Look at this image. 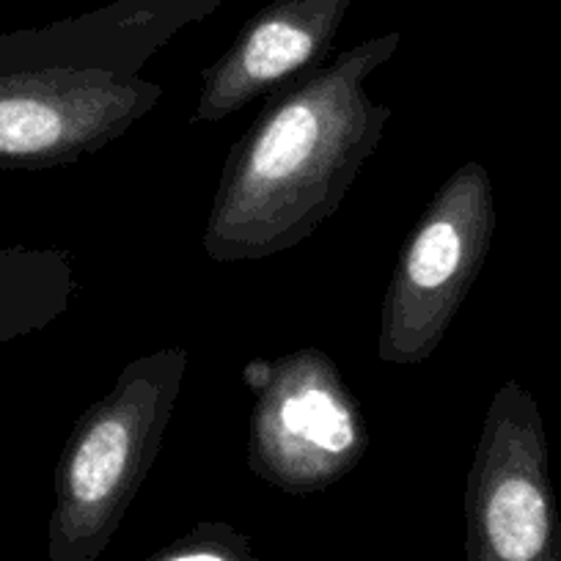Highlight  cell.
<instances>
[{"mask_svg": "<svg viewBox=\"0 0 561 561\" xmlns=\"http://www.w3.org/2000/svg\"><path fill=\"white\" fill-rule=\"evenodd\" d=\"M399 39L391 31L358 42L273 94L226 158L204 229L213 262L275 256L336 215L391 122V107L371 100L366 83Z\"/></svg>", "mask_w": 561, "mask_h": 561, "instance_id": "6da1fadb", "label": "cell"}, {"mask_svg": "<svg viewBox=\"0 0 561 561\" xmlns=\"http://www.w3.org/2000/svg\"><path fill=\"white\" fill-rule=\"evenodd\" d=\"M224 0H113L0 36V169L47 171L105 149L154 111L147 67Z\"/></svg>", "mask_w": 561, "mask_h": 561, "instance_id": "7a4b0ae2", "label": "cell"}, {"mask_svg": "<svg viewBox=\"0 0 561 561\" xmlns=\"http://www.w3.org/2000/svg\"><path fill=\"white\" fill-rule=\"evenodd\" d=\"M191 353L160 347L129 360L75 424L56 468L47 561H96L149 477Z\"/></svg>", "mask_w": 561, "mask_h": 561, "instance_id": "3957f363", "label": "cell"}, {"mask_svg": "<svg viewBox=\"0 0 561 561\" xmlns=\"http://www.w3.org/2000/svg\"><path fill=\"white\" fill-rule=\"evenodd\" d=\"M493 231V182L471 160L440 185L399 251L382 300L380 360L413 366L440 347L484 267Z\"/></svg>", "mask_w": 561, "mask_h": 561, "instance_id": "277c9868", "label": "cell"}, {"mask_svg": "<svg viewBox=\"0 0 561 561\" xmlns=\"http://www.w3.org/2000/svg\"><path fill=\"white\" fill-rule=\"evenodd\" d=\"M256 393L248 421V466L293 495L320 493L342 482L369 446L364 408L336 360L300 347L245 369Z\"/></svg>", "mask_w": 561, "mask_h": 561, "instance_id": "5b68a950", "label": "cell"}, {"mask_svg": "<svg viewBox=\"0 0 561 561\" xmlns=\"http://www.w3.org/2000/svg\"><path fill=\"white\" fill-rule=\"evenodd\" d=\"M468 561H561V515L539 404L517 380L490 399L466 484Z\"/></svg>", "mask_w": 561, "mask_h": 561, "instance_id": "8992f818", "label": "cell"}, {"mask_svg": "<svg viewBox=\"0 0 561 561\" xmlns=\"http://www.w3.org/2000/svg\"><path fill=\"white\" fill-rule=\"evenodd\" d=\"M353 0H273L253 14L224 56L202 75L193 124L224 122L253 100L317 72Z\"/></svg>", "mask_w": 561, "mask_h": 561, "instance_id": "52a82bcc", "label": "cell"}, {"mask_svg": "<svg viewBox=\"0 0 561 561\" xmlns=\"http://www.w3.org/2000/svg\"><path fill=\"white\" fill-rule=\"evenodd\" d=\"M78 293L72 253L58 248H0V347L45 331Z\"/></svg>", "mask_w": 561, "mask_h": 561, "instance_id": "ba28073f", "label": "cell"}, {"mask_svg": "<svg viewBox=\"0 0 561 561\" xmlns=\"http://www.w3.org/2000/svg\"><path fill=\"white\" fill-rule=\"evenodd\" d=\"M144 561H262L251 548V539L234 526L220 520L198 523L174 542L163 545Z\"/></svg>", "mask_w": 561, "mask_h": 561, "instance_id": "9c48e42d", "label": "cell"}]
</instances>
